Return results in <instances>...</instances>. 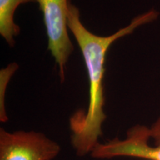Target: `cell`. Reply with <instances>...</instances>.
Segmentation results:
<instances>
[{
    "instance_id": "obj_7",
    "label": "cell",
    "mask_w": 160,
    "mask_h": 160,
    "mask_svg": "<svg viewBox=\"0 0 160 160\" xmlns=\"http://www.w3.org/2000/svg\"><path fill=\"white\" fill-rule=\"evenodd\" d=\"M151 139L153 140V145L160 146V116L150 127Z\"/></svg>"
},
{
    "instance_id": "obj_1",
    "label": "cell",
    "mask_w": 160,
    "mask_h": 160,
    "mask_svg": "<svg viewBox=\"0 0 160 160\" xmlns=\"http://www.w3.org/2000/svg\"><path fill=\"white\" fill-rule=\"evenodd\" d=\"M159 16V12L151 9L133 18L126 27L103 37L92 33L83 25L79 9L69 0L68 26L81 51L89 84L87 108L76 111L69 119L71 144L79 157L91 154L102 136V124L107 118L104 111V78L108 51L118 39L131 34L140 26L156 21Z\"/></svg>"
},
{
    "instance_id": "obj_4",
    "label": "cell",
    "mask_w": 160,
    "mask_h": 160,
    "mask_svg": "<svg viewBox=\"0 0 160 160\" xmlns=\"http://www.w3.org/2000/svg\"><path fill=\"white\" fill-rule=\"evenodd\" d=\"M150 139V127L137 124L128 130L124 139L115 137L103 143L99 142L90 155L97 159L132 157L160 160V146L151 145Z\"/></svg>"
},
{
    "instance_id": "obj_6",
    "label": "cell",
    "mask_w": 160,
    "mask_h": 160,
    "mask_svg": "<svg viewBox=\"0 0 160 160\" xmlns=\"http://www.w3.org/2000/svg\"><path fill=\"white\" fill-rule=\"evenodd\" d=\"M19 68L17 63L12 62L0 71V121L6 122L8 120L5 109L6 89L11 77Z\"/></svg>"
},
{
    "instance_id": "obj_2",
    "label": "cell",
    "mask_w": 160,
    "mask_h": 160,
    "mask_svg": "<svg viewBox=\"0 0 160 160\" xmlns=\"http://www.w3.org/2000/svg\"><path fill=\"white\" fill-rule=\"evenodd\" d=\"M69 0H36L42 12L48 37V49L59 68L61 82L65 79V66L73 51L68 35V12Z\"/></svg>"
},
{
    "instance_id": "obj_5",
    "label": "cell",
    "mask_w": 160,
    "mask_h": 160,
    "mask_svg": "<svg viewBox=\"0 0 160 160\" xmlns=\"http://www.w3.org/2000/svg\"><path fill=\"white\" fill-rule=\"evenodd\" d=\"M30 2H36V0H0V35L10 47H14L15 37L20 33L14 20L16 11L19 5Z\"/></svg>"
},
{
    "instance_id": "obj_3",
    "label": "cell",
    "mask_w": 160,
    "mask_h": 160,
    "mask_svg": "<svg viewBox=\"0 0 160 160\" xmlns=\"http://www.w3.org/2000/svg\"><path fill=\"white\" fill-rule=\"evenodd\" d=\"M60 151L59 144L42 132L0 128V160H53Z\"/></svg>"
}]
</instances>
